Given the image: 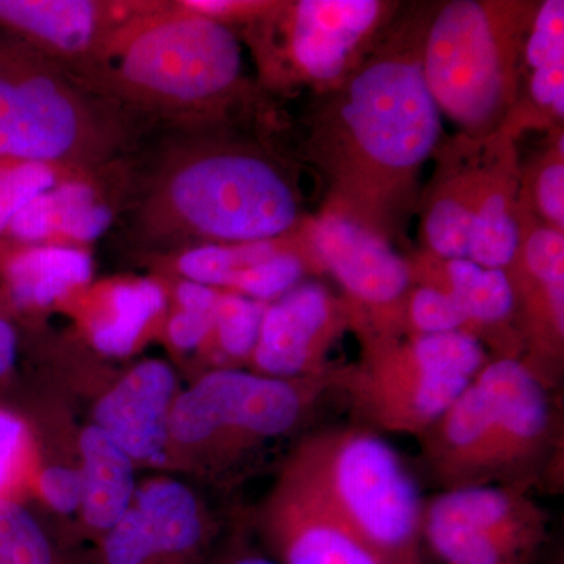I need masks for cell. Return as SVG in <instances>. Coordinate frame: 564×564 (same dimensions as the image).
<instances>
[{
  "label": "cell",
  "instance_id": "obj_1",
  "mask_svg": "<svg viewBox=\"0 0 564 564\" xmlns=\"http://www.w3.org/2000/svg\"><path fill=\"white\" fill-rule=\"evenodd\" d=\"M73 74L128 117L182 120L232 91L242 50L228 25L181 2H140Z\"/></svg>",
  "mask_w": 564,
  "mask_h": 564
},
{
  "label": "cell",
  "instance_id": "obj_2",
  "mask_svg": "<svg viewBox=\"0 0 564 564\" xmlns=\"http://www.w3.org/2000/svg\"><path fill=\"white\" fill-rule=\"evenodd\" d=\"M552 392L521 359L486 362L419 437L433 480L443 491L481 485L532 489L558 444Z\"/></svg>",
  "mask_w": 564,
  "mask_h": 564
},
{
  "label": "cell",
  "instance_id": "obj_3",
  "mask_svg": "<svg viewBox=\"0 0 564 564\" xmlns=\"http://www.w3.org/2000/svg\"><path fill=\"white\" fill-rule=\"evenodd\" d=\"M299 218L292 185L256 152L229 148L174 151L137 204L141 232L162 247L272 242Z\"/></svg>",
  "mask_w": 564,
  "mask_h": 564
},
{
  "label": "cell",
  "instance_id": "obj_4",
  "mask_svg": "<svg viewBox=\"0 0 564 564\" xmlns=\"http://www.w3.org/2000/svg\"><path fill=\"white\" fill-rule=\"evenodd\" d=\"M129 117L70 70L0 32V162L93 177L129 143Z\"/></svg>",
  "mask_w": 564,
  "mask_h": 564
},
{
  "label": "cell",
  "instance_id": "obj_5",
  "mask_svg": "<svg viewBox=\"0 0 564 564\" xmlns=\"http://www.w3.org/2000/svg\"><path fill=\"white\" fill-rule=\"evenodd\" d=\"M281 473L313 494L386 564L421 562L423 500L402 456L352 422L304 434Z\"/></svg>",
  "mask_w": 564,
  "mask_h": 564
},
{
  "label": "cell",
  "instance_id": "obj_6",
  "mask_svg": "<svg viewBox=\"0 0 564 564\" xmlns=\"http://www.w3.org/2000/svg\"><path fill=\"white\" fill-rule=\"evenodd\" d=\"M333 372L276 380L251 370L214 369L176 397L170 417V462L217 477L313 417L333 393Z\"/></svg>",
  "mask_w": 564,
  "mask_h": 564
},
{
  "label": "cell",
  "instance_id": "obj_7",
  "mask_svg": "<svg viewBox=\"0 0 564 564\" xmlns=\"http://www.w3.org/2000/svg\"><path fill=\"white\" fill-rule=\"evenodd\" d=\"M484 344L463 332L373 340L366 358L334 369L355 423L383 434L421 437L488 362Z\"/></svg>",
  "mask_w": 564,
  "mask_h": 564
},
{
  "label": "cell",
  "instance_id": "obj_8",
  "mask_svg": "<svg viewBox=\"0 0 564 564\" xmlns=\"http://www.w3.org/2000/svg\"><path fill=\"white\" fill-rule=\"evenodd\" d=\"M547 527L530 488L466 486L425 500L422 543L441 564H533Z\"/></svg>",
  "mask_w": 564,
  "mask_h": 564
},
{
  "label": "cell",
  "instance_id": "obj_9",
  "mask_svg": "<svg viewBox=\"0 0 564 564\" xmlns=\"http://www.w3.org/2000/svg\"><path fill=\"white\" fill-rule=\"evenodd\" d=\"M343 118L352 143L378 169L408 172L429 159L441 133V111L421 63L381 58L348 87Z\"/></svg>",
  "mask_w": 564,
  "mask_h": 564
},
{
  "label": "cell",
  "instance_id": "obj_10",
  "mask_svg": "<svg viewBox=\"0 0 564 564\" xmlns=\"http://www.w3.org/2000/svg\"><path fill=\"white\" fill-rule=\"evenodd\" d=\"M421 65L437 109L463 128H484L502 109L507 73L484 3H447L430 29Z\"/></svg>",
  "mask_w": 564,
  "mask_h": 564
},
{
  "label": "cell",
  "instance_id": "obj_11",
  "mask_svg": "<svg viewBox=\"0 0 564 564\" xmlns=\"http://www.w3.org/2000/svg\"><path fill=\"white\" fill-rule=\"evenodd\" d=\"M217 524L202 497L180 478L140 481L131 507L96 541L93 564H204Z\"/></svg>",
  "mask_w": 564,
  "mask_h": 564
},
{
  "label": "cell",
  "instance_id": "obj_12",
  "mask_svg": "<svg viewBox=\"0 0 564 564\" xmlns=\"http://www.w3.org/2000/svg\"><path fill=\"white\" fill-rule=\"evenodd\" d=\"M254 529L263 551L278 564H386L281 470L256 513Z\"/></svg>",
  "mask_w": 564,
  "mask_h": 564
},
{
  "label": "cell",
  "instance_id": "obj_13",
  "mask_svg": "<svg viewBox=\"0 0 564 564\" xmlns=\"http://www.w3.org/2000/svg\"><path fill=\"white\" fill-rule=\"evenodd\" d=\"M343 328L339 304L317 282H302L267 304L251 372L304 380L332 372L326 355Z\"/></svg>",
  "mask_w": 564,
  "mask_h": 564
},
{
  "label": "cell",
  "instance_id": "obj_14",
  "mask_svg": "<svg viewBox=\"0 0 564 564\" xmlns=\"http://www.w3.org/2000/svg\"><path fill=\"white\" fill-rule=\"evenodd\" d=\"M177 395L173 367L161 359H147L102 393L91 423L120 445L137 467H172L170 417Z\"/></svg>",
  "mask_w": 564,
  "mask_h": 564
},
{
  "label": "cell",
  "instance_id": "obj_15",
  "mask_svg": "<svg viewBox=\"0 0 564 564\" xmlns=\"http://www.w3.org/2000/svg\"><path fill=\"white\" fill-rule=\"evenodd\" d=\"M139 6L99 0H0V32L74 73Z\"/></svg>",
  "mask_w": 564,
  "mask_h": 564
},
{
  "label": "cell",
  "instance_id": "obj_16",
  "mask_svg": "<svg viewBox=\"0 0 564 564\" xmlns=\"http://www.w3.org/2000/svg\"><path fill=\"white\" fill-rule=\"evenodd\" d=\"M315 252L355 302L391 313L411 284L410 265L377 234L350 218L329 215L315 225Z\"/></svg>",
  "mask_w": 564,
  "mask_h": 564
},
{
  "label": "cell",
  "instance_id": "obj_17",
  "mask_svg": "<svg viewBox=\"0 0 564 564\" xmlns=\"http://www.w3.org/2000/svg\"><path fill=\"white\" fill-rule=\"evenodd\" d=\"M381 6L373 0H303L293 10V61L315 80H334L372 29Z\"/></svg>",
  "mask_w": 564,
  "mask_h": 564
},
{
  "label": "cell",
  "instance_id": "obj_18",
  "mask_svg": "<svg viewBox=\"0 0 564 564\" xmlns=\"http://www.w3.org/2000/svg\"><path fill=\"white\" fill-rule=\"evenodd\" d=\"M90 254L76 248L22 245L0 239V303L36 313L87 288Z\"/></svg>",
  "mask_w": 564,
  "mask_h": 564
},
{
  "label": "cell",
  "instance_id": "obj_19",
  "mask_svg": "<svg viewBox=\"0 0 564 564\" xmlns=\"http://www.w3.org/2000/svg\"><path fill=\"white\" fill-rule=\"evenodd\" d=\"M110 221V207L101 199L93 177H68L24 207L2 239L84 250L109 228Z\"/></svg>",
  "mask_w": 564,
  "mask_h": 564
},
{
  "label": "cell",
  "instance_id": "obj_20",
  "mask_svg": "<svg viewBox=\"0 0 564 564\" xmlns=\"http://www.w3.org/2000/svg\"><path fill=\"white\" fill-rule=\"evenodd\" d=\"M79 455L84 481L79 516L85 533L96 543L131 507L139 488L137 464L95 423L80 432Z\"/></svg>",
  "mask_w": 564,
  "mask_h": 564
},
{
  "label": "cell",
  "instance_id": "obj_21",
  "mask_svg": "<svg viewBox=\"0 0 564 564\" xmlns=\"http://www.w3.org/2000/svg\"><path fill=\"white\" fill-rule=\"evenodd\" d=\"M165 307L166 295L159 282H111L93 295L85 328L93 347L101 355L124 358L137 350Z\"/></svg>",
  "mask_w": 564,
  "mask_h": 564
},
{
  "label": "cell",
  "instance_id": "obj_22",
  "mask_svg": "<svg viewBox=\"0 0 564 564\" xmlns=\"http://www.w3.org/2000/svg\"><path fill=\"white\" fill-rule=\"evenodd\" d=\"M432 288L447 292L458 303L473 336L475 328L502 325L513 315V285L502 269H484L469 259H455L445 267V285Z\"/></svg>",
  "mask_w": 564,
  "mask_h": 564
},
{
  "label": "cell",
  "instance_id": "obj_23",
  "mask_svg": "<svg viewBox=\"0 0 564 564\" xmlns=\"http://www.w3.org/2000/svg\"><path fill=\"white\" fill-rule=\"evenodd\" d=\"M278 251L272 242L198 245L177 254L174 270L182 280L231 292L240 274Z\"/></svg>",
  "mask_w": 564,
  "mask_h": 564
},
{
  "label": "cell",
  "instance_id": "obj_24",
  "mask_svg": "<svg viewBox=\"0 0 564 564\" xmlns=\"http://www.w3.org/2000/svg\"><path fill=\"white\" fill-rule=\"evenodd\" d=\"M39 448L29 422L0 404V500H21L32 494L40 467Z\"/></svg>",
  "mask_w": 564,
  "mask_h": 564
},
{
  "label": "cell",
  "instance_id": "obj_25",
  "mask_svg": "<svg viewBox=\"0 0 564 564\" xmlns=\"http://www.w3.org/2000/svg\"><path fill=\"white\" fill-rule=\"evenodd\" d=\"M265 303L231 292H220L215 306L210 345L226 361L250 362L261 333Z\"/></svg>",
  "mask_w": 564,
  "mask_h": 564
},
{
  "label": "cell",
  "instance_id": "obj_26",
  "mask_svg": "<svg viewBox=\"0 0 564 564\" xmlns=\"http://www.w3.org/2000/svg\"><path fill=\"white\" fill-rule=\"evenodd\" d=\"M0 564H63L50 532L21 500H0Z\"/></svg>",
  "mask_w": 564,
  "mask_h": 564
},
{
  "label": "cell",
  "instance_id": "obj_27",
  "mask_svg": "<svg viewBox=\"0 0 564 564\" xmlns=\"http://www.w3.org/2000/svg\"><path fill=\"white\" fill-rule=\"evenodd\" d=\"M521 236L508 209L507 199L500 193L480 204L474 214L470 229L469 261L484 269H505L513 262Z\"/></svg>",
  "mask_w": 564,
  "mask_h": 564
},
{
  "label": "cell",
  "instance_id": "obj_28",
  "mask_svg": "<svg viewBox=\"0 0 564 564\" xmlns=\"http://www.w3.org/2000/svg\"><path fill=\"white\" fill-rule=\"evenodd\" d=\"M69 176L41 163L0 162V239L24 207Z\"/></svg>",
  "mask_w": 564,
  "mask_h": 564
},
{
  "label": "cell",
  "instance_id": "obj_29",
  "mask_svg": "<svg viewBox=\"0 0 564 564\" xmlns=\"http://www.w3.org/2000/svg\"><path fill=\"white\" fill-rule=\"evenodd\" d=\"M303 273L304 267L299 256L278 250L265 261L256 263L240 274L231 293L269 304L302 284Z\"/></svg>",
  "mask_w": 564,
  "mask_h": 564
},
{
  "label": "cell",
  "instance_id": "obj_30",
  "mask_svg": "<svg viewBox=\"0 0 564 564\" xmlns=\"http://www.w3.org/2000/svg\"><path fill=\"white\" fill-rule=\"evenodd\" d=\"M475 210L452 198L433 204L426 217L425 231L430 247L441 258L469 259L470 229Z\"/></svg>",
  "mask_w": 564,
  "mask_h": 564
},
{
  "label": "cell",
  "instance_id": "obj_31",
  "mask_svg": "<svg viewBox=\"0 0 564 564\" xmlns=\"http://www.w3.org/2000/svg\"><path fill=\"white\" fill-rule=\"evenodd\" d=\"M406 318L414 336L467 333V318L458 303L441 289L422 285L415 289L406 307Z\"/></svg>",
  "mask_w": 564,
  "mask_h": 564
},
{
  "label": "cell",
  "instance_id": "obj_32",
  "mask_svg": "<svg viewBox=\"0 0 564 564\" xmlns=\"http://www.w3.org/2000/svg\"><path fill=\"white\" fill-rule=\"evenodd\" d=\"M32 496L57 514H79L84 481L79 466L70 467L63 464H40L33 478Z\"/></svg>",
  "mask_w": 564,
  "mask_h": 564
},
{
  "label": "cell",
  "instance_id": "obj_33",
  "mask_svg": "<svg viewBox=\"0 0 564 564\" xmlns=\"http://www.w3.org/2000/svg\"><path fill=\"white\" fill-rule=\"evenodd\" d=\"M525 57L534 70L564 62L563 0H547L541 7L527 43Z\"/></svg>",
  "mask_w": 564,
  "mask_h": 564
},
{
  "label": "cell",
  "instance_id": "obj_34",
  "mask_svg": "<svg viewBox=\"0 0 564 564\" xmlns=\"http://www.w3.org/2000/svg\"><path fill=\"white\" fill-rule=\"evenodd\" d=\"M527 272L544 285H564V239L558 229H538L525 243Z\"/></svg>",
  "mask_w": 564,
  "mask_h": 564
},
{
  "label": "cell",
  "instance_id": "obj_35",
  "mask_svg": "<svg viewBox=\"0 0 564 564\" xmlns=\"http://www.w3.org/2000/svg\"><path fill=\"white\" fill-rule=\"evenodd\" d=\"M214 311L177 307L166 322V337L180 351H193L209 340L214 326Z\"/></svg>",
  "mask_w": 564,
  "mask_h": 564
},
{
  "label": "cell",
  "instance_id": "obj_36",
  "mask_svg": "<svg viewBox=\"0 0 564 564\" xmlns=\"http://www.w3.org/2000/svg\"><path fill=\"white\" fill-rule=\"evenodd\" d=\"M204 564H278L262 547L252 544L247 533H232L221 544H215Z\"/></svg>",
  "mask_w": 564,
  "mask_h": 564
},
{
  "label": "cell",
  "instance_id": "obj_37",
  "mask_svg": "<svg viewBox=\"0 0 564 564\" xmlns=\"http://www.w3.org/2000/svg\"><path fill=\"white\" fill-rule=\"evenodd\" d=\"M538 203L549 220L564 225V166L562 162L545 166L538 181Z\"/></svg>",
  "mask_w": 564,
  "mask_h": 564
},
{
  "label": "cell",
  "instance_id": "obj_38",
  "mask_svg": "<svg viewBox=\"0 0 564 564\" xmlns=\"http://www.w3.org/2000/svg\"><path fill=\"white\" fill-rule=\"evenodd\" d=\"M530 91L540 106L552 107L560 118L564 113V62L534 70Z\"/></svg>",
  "mask_w": 564,
  "mask_h": 564
},
{
  "label": "cell",
  "instance_id": "obj_39",
  "mask_svg": "<svg viewBox=\"0 0 564 564\" xmlns=\"http://www.w3.org/2000/svg\"><path fill=\"white\" fill-rule=\"evenodd\" d=\"M18 359V333L0 303V381L6 380Z\"/></svg>",
  "mask_w": 564,
  "mask_h": 564
},
{
  "label": "cell",
  "instance_id": "obj_40",
  "mask_svg": "<svg viewBox=\"0 0 564 564\" xmlns=\"http://www.w3.org/2000/svg\"><path fill=\"white\" fill-rule=\"evenodd\" d=\"M414 564H422L421 562L414 563Z\"/></svg>",
  "mask_w": 564,
  "mask_h": 564
}]
</instances>
